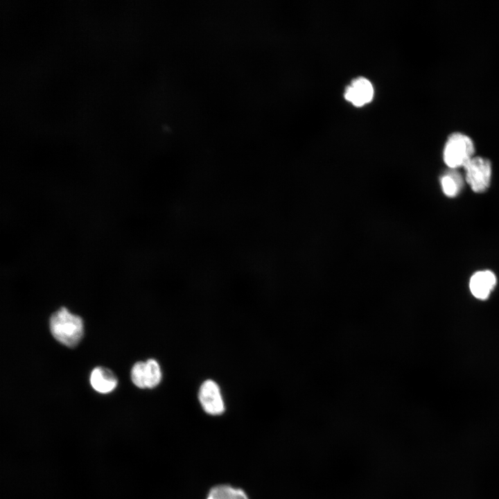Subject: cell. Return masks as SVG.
I'll list each match as a JSON object with an SVG mask.
<instances>
[{"label":"cell","mask_w":499,"mask_h":499,"mask_svg":"<svg viewBox=\"0 0 499 499\" xmlns=\"http://www.w3.org/2000/svg\"><path fill=\"white\" fill-rule=\"evenodd\" d=\"M50 330L55 340L69 347L76 346L82 338L83 321L67 308L62 307L50 318Z\"/></svg>","instance_id":"cell-1"},{"label":"cell","mask_w":499,"mask_h":499,"mask_svg":"<svg viewBox=\"0 0 499 499\" xmlns=\"http://www.w3.org/2000/svg\"><path fill=\"white\" fill-rule=\"evenodd\" d=\"M475 143L466 133L455 131L448 136L443 149V160L450 168L464 167L475 156Z\"/></svg>","instance_id":"cell-2"},{"label":"cell","mask_w":499,"mask_h":499,"mask_svg":"<svg viewBox=\"0 0 499 499\" xmlns=\"http://www.w3.org/2000/svg\"><path fill=\"white\" fill-rule=\"evenodd\" d=\"M463 168L465 180L473 192L480 193L487 190L492 175V166L489 159L480 156H473Z\"/></svg>","instance_id":"cell-3"},{"label":"cell","mask_w":499,"mask_h":499,"mask_svg":"<svg viewBox=\"0 0 499 499\" xmlns=\"http://www.w3.org/2000/svg\"><path fill=\"white\" fill-rule=\"evenodd\" d=\"M198 399L203 410L209 414L220 415L225 410L220 387L213 380L208 379L202 383Z\"/></svg>","instance_id":"cell-4"},{"label":"cell","mask_w":499,"mask_h":499,"mask_svg":"<svg viewBox=\"0 0 499 499\" xmlns=\"http://www.w3.org/2000/svg\"><path fill=\"white\" fill-rule=\"evenodd\" d=\"M374 90L371 82L365 78H356L346 87L345 99L356 107H362L373 99Z\"/></svg>","instance_id":"cell-5"},{"label":"cell","mask_w":499,"mask_h":499,"mask_svg":"<svg viewBox=\"0 0 499 499\" xmlns=\"http://www.w3.org/2000/svg\"><path fill=\"white\" fill-rule=\"evenodd\" d=\"M496 282V277L492 271L488 270L478 271L470 279V291L475 298L480 300L487 299L493 290Z\"/></svg>","instance_id":"cell-6"},{"label":"cell","mask_w":499,"mask_h":499,"mask_svg":"<svg viewBox=\"0 0 499 499\" xmlns=\"http://www.w3.org/2000/svg\"><path fill=\"white\" fill-rule=\"evenodd\" d=\"M117 383V379L112 371L103 367H95L90 374L91 385L99 393L111 392L116 388Z\"/></svg>","instance_id":"cell-7"},{"label":"cell","mask_w":499,"mask_h":499,"mask_svg":"<svg viewBox=\"0 0 499 499\" xmlns=\"http://www.w3.org/2000/svg\"><path fill=\"white\" fill-rule=\"evenodd\" d=\"M440 185L446 196L454 198L461 192L464 180L457 169L448 168L440 177Z\"/></svg>","instance_id":"cell-8"},{"label":"cell","mask_w":499,"mask_h":499,"mask_svg":"<svg viewBox=\"0 0 499 499\" xmlns=\"http://www.w3.org/2000/svg\"><path fill=\"white\" fill-rule=\"evenodd\" d=\"M161 379V368L155 359H149L146 362V388H154L157 386Z\"/></svg>","instance_id":"cell-9"},{"label":"cell","mask_w":499,"mask_h":499,"mask_svg":"<svg viewBox=\"0 0 499 499\" xmlns=\"http://www.w3.org/2000/svg\"><path fill=\"white\" fill-rule=\"evenodd\" d=\"M131 379L137 387L146 388V362L139 361L133 365L131 370Z\"/></svg>","instance_id":"cell-10"},{"label":"cell","mask_w":499,"mask_h":499,"mask_svg":"<svg viewBox=\"0 0 499 499\" xmlns=\"http://www.w3.org/2000/svg\"><path fill=\"white\" fill-rule=\"evenodd\" d=\"M227 485H218L213 487L207 499H227Z\"/></svg>","instance_id":"cell-11"},{"label":"cell","mask_w":499,"mask_h":499,"mask_svg":"<svg viewBox=\"0 0 499 499\" xmlns=\"http://www.w3.org/2000/svg\"><path fill=\"white\" fill-rule=\"evenodd\" d=\"M227 499H249L243 490L227 485Z\"/></svg>","instance_id":"cell-12"}]
</instances>
